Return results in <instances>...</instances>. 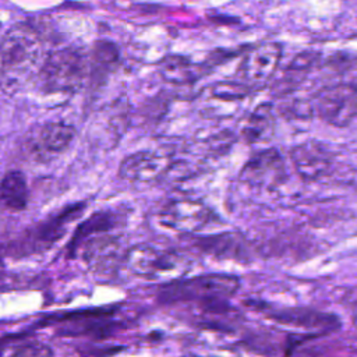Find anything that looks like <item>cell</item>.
I'll list each match as a JSON object with an SVG mask.
<instances>
[{"label": "cell", "instance_id": "1", "mask_svg": "<svg viewBox=\"0 0 357 357\" xmlns=\"http://www.w3.org/2000/svg\"><path fill=\"white\" fill-rule=\"evenodd\" d=\"M46 60L36 31L26 25L11 26L1 39V82L6 89H15L38 74Z\"/></svg>", "mask_w": 357, "mask_h": 357}, {"label": "cell", "instance_id": "2", "mask_svg": "<svg viewBox=\"0 0 357 357\" xmlns=\"http://www.w3.org/2000/svg\"><path fill=\"white\" fill-rule=\"evenodd\" d=\"M88 68V59L77 49L52 52L38 73L39 86L47 95H71L82 86Z\"/></svg>", "mask_w": 357, "mask_h": 357}, {"label": "cell", "instance_id": "3", "mask_svg": "<svg viewBox=\"0 0 357 357\" xmlns=\"http://www.w3.org/2000/svg\"><path fill=\"white\" fill-rule=\"evenodd\" d=\"M237 287V278L209 273L169 283L162 287L160 297L166 301H216L230 297L236 293Z\"/></svg>", "mask_w": 357, "mask_h": 357}, {"label": "cell", "instance_id": "4", "mask_svg": "<svg viewBox=\"0 0 357 357\" xmlns=\"http://www.w3.org/2000/svg\"><path fill=\"white\" fill-rule=\"evenodd\" d=\"M282 59V46L278 42H261L245 52L238 73L243 82L251 89L261 88L275 75Z\"/></svg>", "mask_w": 357, "mask_h": 357}, {"label": "cell", "instance_id": "5", "mask_svg": "<svg viewBox=\"0 0 357 357\" xmlns=\"http://www.w3.org/2000/svg\"><path fill=\"white\" fill-rule=\"evenodd\" d=\"M315 109L328 124L346 127L357 113V89L351 84L326 86L318 93Z\"/></svg>", "mask_w": 357, "mask_h": 357}, {"label": "cell", "instance_id": "6", "mask_svg": "<svg viewBox=\"0 0 357 357\" xmlns=\"http://www.w3.org/2000/svg\"><path fill=\"white\" fill-rule=\"evenodd\" d=\"M159 219L169 229L192 233L204 229L212 220V211L199 201L174 199L163 206Z\"/></svg>", "mask_w": 357, "mask_h": 357}, {"label": "cell", "instance_id": "7", "mask_svg": "<svg viewBox=\"0 0 357 357\" xmlns=\"http://www.w3.org/2000/svg\"><path fill=\"white\" fill-rule=\"evenodd\" d=\"M170 158L156 151H138L126 156L119 166V176L128 181L151 183L165 176Z\"/></svg>", "mask_w": 357, "mask_h": 357}, {"label": "cell", "instance_id": "8", "mask_svg": "<svg viewBox=\"0 0 357 357\" xmlns=\"http://www.w3.org/2000/svg\"><path fill=\"white\" fill-rule=\"evenodd\" d=\"M127 262L134 273L145 278H158L178 271V255L149 245H137L127 254Z\"/></svg>", "mask_w": 357, "mask_h": 357}, {"label": "cell", "instance_id": "9", "mask_svg": "<svg viewBox=\"0 0 357 357\" xmlns=\"http://www.w3.org/2000/svg\"><path fill=\"white\" fill-rule=\"evenodd\" d=\"M75 135L77 131L73 126L60 121H52L33 130L28 144L35 156L46 159L63 153L73 144Z\"/></svg>", "mask_w": 357, "mask_h": 357}, {"label": "cell", "instance_id": "10", "mask_svg": "<svg viewBox=\"0 0 357 357\" xmlns=\"http://www.w3.org/2000/svg\"><path fill=\"white\" fill-rule=\"evenodd\" d=\"M290 159L297 174L304 180H317L326 174L332 165V153L317 141H307L290 151Z\"/></svg>", "mask_w": 357, "mask_h": 357}, {"label": "cell", "instance_id": "11", "mask_svg": "<svg viewBox=\"0 0 357 357\" xmlns=\"http://www.w3.org/2000/svg\"><path fill=\"white\" fill-rule=\"evenodd\" d=\"M284 177V165L276 149H265L254 155L241 169L240 178L252 185H275Z\"/></svg>", "mask_w": 357, "mask_h": 357}, {"label": "cell", "instance_id": "12", "mask_svg": "<svg viewBox=\"0 0 357 357\" xmlns=\"http://www.w3.org/2000/svg\"><path fill=\"white\" fill-rule=\"evenodd\" d=\"M82 209V205H75L64 212L59 213L53 219H49L38 226H35L31 231L25 236V244L29 245L32 250L36 248H46L52 245L57 238H60L66 230L68 222H71Z\"/></svg>", "mask_w": 357, "mask_h": 357}, {"label": "cell", "instance_id": "13", "mask_svg": "<svg viewBox=\"0 0 357 357\" xmlns=\"http://www.w3.org/2000/svg\"><path fill=\"white\" fill-rule=\"evenodd\" d=\"M275 128V114L268 103L258 105L243 121L240 134L247 144L266 141Z\"/></svg>", "mask_w": 357, "mask_h": 357}, {"label": "cell", "instance_id": "14", "mask_svg": "<svg viewBox=\"0 0 357 357\" xmlns=\"http://www.w3.org/2000/svg\"><path fill=\"white\" fill-rule=\"evenodd\" d=\"M1 202L11 211H22L28 202V185L25 176L18 170H10L1 180Z\"/></svg>", "mask_w": 357, "mask_h": 357}, {"label": "cell", "instance_id": "15", "mask_svg": "<svg viewBox=\"0 0 357 357\" xmlns=\"http://www.w3.org/2000/svg\"><path fill=\"white\" fill-rule=\"evenodd\" d=\"M159 73L167 82L176 85L192 82L199 75L198 68L190 60L180 56L165 57L159 63Z\"/></svg>", "mask_w": 357, "mask_h": 357}, {"label": "cell", "instance_id": "16", "mask_svg": "<svg viewBox=\"0 0 357 357\" xmlns=\"http://www.w3.org/2000/svg\"><path fill=\"white\" fill-rule=\"evenodd\" d=\"M252 89L244 84V82H233V81H223V82H216L212 88L211 92L213 98H218L220 100L231 102V100H240L245 96Z\"/></svg>", "mask_w": 357, "mask_h": 357}]
</instances>
